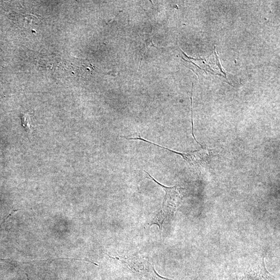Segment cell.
<instances>
[{
    "label": "cell",
    "mask_w": 280,
    "mask_h": 280,
    "mask_svg": "<svg viewBox=\"0 0 280 280\" xmlns=\"http://www.w3.org/2000/svg\"><path fill=\"white\" fill-rule=\"evenodd\" d=\"M152 180L161 187L166 192L164 200L162 204V212L165 214L167 220L172 217L176 211L177 208L180 205L183 198V189L180 186L167 187L163 185L152 177L145 171Z\"/></svg>",
    "instance_id": "6da1fadb"
},
{
    "label": "cell",
    "mask_w": 280,
    "mask_h": 280,
    "mask_svg": "<svg viewBox=\"0 0 280 280\" xmlns=\"http://www.w3.org/2000/svg\"><path fill=\"white\" fill-rule=\"evenodd\" d=\"M147 143L153 144L169 152L180 155L190 165L194 167H200L208 164L211 161L213 156L212 150L207 149V148H202L201 150L191 152L182 153L171 150L168 148L159 145L149 141H147Z\"/></svg>",
    "instance_id": "7a4b0ae2"
},
{
    "label": "cell",
    "mask_w": 280,
    "mask_h": 280,
    "mask_svg": "<svg viewBox=\"0 0 280 280\" xmlns=\"http://www.w3.org/2000/svg\"><path fill=\"white\" fill-rule=\"evenodd\" d=\"M21 121L22 126L28 134H31L33 131V127L31 123L29 116L27 114L22 115Z\"/></svg>",
    "instance_id": "5b68a950"
},
{
    "label": "cell",
    "mask_w": 280,
    "mask_h": 280,
    "mask_svg": "<svg viewBox=\"0 0 280 280\" xmlns=\"http://www.w3.org/2000/svg\"><path fill=\"white\" fill-rule=\"evenodd\" d=\"M11 261L10 260H5V259H0V262H2L11 263V262H10Z\"/></svg>",
    "instance_id": "8992f818"
},
{
    "label": "cell",
    "mask_w": 280,
    "mask_h": 280,
    "mask_svg": "<svg viewBox=\"0 0 280 280\" xmlns=\"http://www.w3.org/2000/svg\"><path fill=\"white\" fill-rule=\"evenodd\" d=\"M167 220V218L165 214H163L162 211H160L159 213H157V214H155L151 221L149 223V228L153 225H158L161 233L163 224Z\"/></svg>",
    "instance_id": "277c9868"
},
{
    "label": "cell",
    "mask_w": 280,
    "mask_h": 280,
    "mask_svg": "<svg viewBox=\"0 0 280 280\" xmlns=\"http://www.w3.org/2000/svg\"><path fill=\"white\" fill-rule=\"evenodd\" d=\"M233 280H276L267 269L264 258L239 273Z\"/></svg>",
    "instance_id": "3957f363"
}]
</instances>
